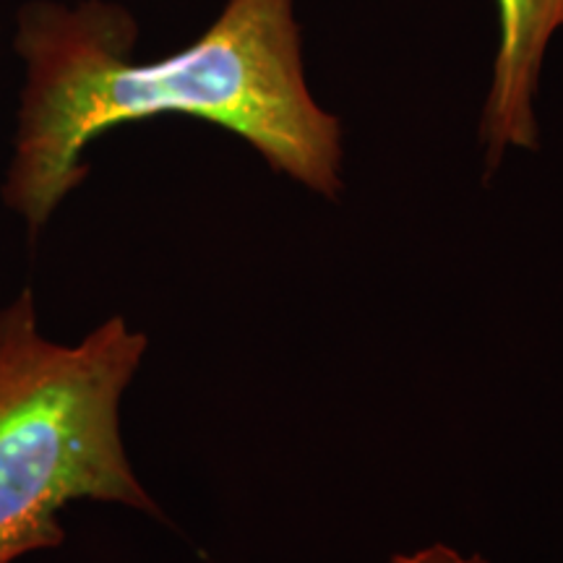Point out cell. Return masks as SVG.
<instances>
[{
    "label": "cell",
    "mask_w": 563,
    "mask_h": 563,
    "mask_svg": "<svg viewBox=\"0 0 563 563\" xmlns=\"http://www.w3.org/2000/svg\"><path fill=\"white\" fill-rule=\"evenodd\" d=\"M139 24L115 0H30L13 26L21 66L3 201L32 235L87 180L102 133L183 115L241 136L321 199L344 191L342 121L306 74L298 0H224L199 37L136 60Z\"/></svg>",
    "instance_id": "obj_1"
},
{
    "label": "cell",
    "mask_w": 563,
    "mask_h": 563,
    "mask_svg": "<svg viewBox=\"0 0 563 563\" xmlns=\"http://www.w3.org/2000/svg\"><path fill=\"white\" fill-rule=\"evenodd\" d=\"M146 347L121 316L74 344L47 340L32 290L0 311V563L58 548V514L79 498L159 517L121 439Z\"/></svg>",
    "instance_id": "obj_2"
},
{
    "label": "cell",
    "mask_w": 563,
    "mask_h": 563,
    "mask_svg": "<svg viewBox=\"0 0 563 563\" xmlns=\"http://www.w3.org/2000/svg\"><path fill=\"white\" fill-rule=\"evenodd\" d=\"M498 37L481 115L485 178L511 152L540 146L538 91L553 40L563 32V0H496Z\"/></svg>",
    "instance_id": "obj_3"
},
{
    "label": "cell",
    "mask_w": 563,
    "mask_h": 563,
    "mask_svg": "<svg viewBox=\"0 0 563 563\" xmlns=\"http://www.w3.org/2000/svg\"><path fill=\"white\" fill-rule=\"evenodd\" d=\"M389 563H488L483 555H464L452 545H428L412 553H397Z\"/></svg>",
    "instance_id": "obj_4"
}]
</instances>
